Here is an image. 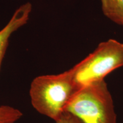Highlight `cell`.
Wrapping results in <instances>:
<instances>
[{"instance_id": "1", "label": "cell", "mask_w": 123, "mask_h": 123, "mask_svg": "<svg viewBox=\"0 0 123 123\" xmlns=\"http://www.w3.org/2000/svg\"><path fill=\"white\" fill-rule=\"evenodd\" d=\"M76 91L70 68L59 74L35 78L31 83L29 95L35 110L55 121L65 112Z\"/></svg>"}, {"instance_id": "2", "label": "cell", "mask_w": 123, "mask_h": 123, "mask_svg": "<svg viewBox=\"0 0 123 123\" xmlns=\"http://www.w3.org/2000/svg\"><path fill=\"white\" fill-rule=\"evenodd\" d=\"M65 112L82 123H116L113 99L105 80L76 91L66 106Z\"/></svg>"}, {"instance_id": "3", "label": "cell", "mask_w": 123, "mask_h": 123, "mask_svg": "<svg viewBox=\"0 0 123 123\" xmlns=\"http://www.w3.org/2000/svg\"><path fill=\"white\" fill-rule=\"evenodd\" d=\"M123 67V43L110 39L101 42L71 70L77 91L103 80L113 71Z\"/></svg>"}, {"instance_id": "4", "label": "cell", "mask_w": 123, "mask_h": 123, "mask_svg": "<svg viewBox=\"0 0 123 123\" xmlns=\"http://www.w3.org/2000/svg\"><path fill=\"white\" fill-rule=\"evenodd\" d=\"M31 10L32 5L29 2L20 6L6 25L0 30V69L8 46L9 38L14 32L26 24Z\"/></svg>"}, {"instance_id": "5", "label": "cell", "mask_w": 123, "mask_h": 123, "mask_svg": "<svg viewBox=\"0 0 123 123\" xmlns=\"http://www.w3.org/2000/svg\"><path fill=\"white\" fill-rule=\"evenodd\" d=\"M104 14L113 22L123 26V0H100Z\"/></svg>"}, {"instance_id": "6", "label": "cell", "mask_w": 123, "mask_h": 123, "mask_svg": "<svg viewBox=\"0 0 123 123\" xmlns=\"http://www.w3.org/2000/svg\"><path fill=\"white\" fill-rule=\"evenodd\" d=\"M23 116L18 108L8 105H0V123H16Z\"/></svg>"}, {"instance_id": "7", "label": "cell", "mask_w": 123, "mask_h": 123, "mask_svg": "<svg viewBox=\"0 0 123 123\" xmlns=\"http://www.w3.org/2000/svg\"><path fill=\"white\" fill-rule=\"evenodd\" d=\"M56 123H82L78 118L68 112H64L61 117L55 121Z\"/></svg>"}]
</instances>
